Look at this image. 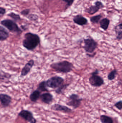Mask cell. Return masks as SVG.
<instances>
[{
	"label": "cell",
	"instance_id": "6da1fadb",
	"mask_svg": "<svg viewBox=\"0 0 122 123\" xmlns=\"http://www.w3.org/2000/svg\"><path fill=\"white\" fill-rule=\"evenodd\" d=\"M41 39L38 35L32 32H27L24 35L23 46L29 51H33L40 44Z\"/></svg>",
	"mask_w": 122,
	"mask_h": 123
},
{
	"label": "cell",
	"instance_id": "7a4b0ae2",
	"mask_svg": "<svg viewBox=\"0 0 122 123\" xmlns=\"http://www.w3.org/2000/svg\"><path fill=\"white\" fill-rule=\"evenodd\" d=\"M50 67L57 72L67 74L72 71L74 66L71 62L64 61L53 63L50 65Z\"/></svg>",
	"mask_w": 122,
	"mask_h": 123
},
{
	"label": "cell",
	"instance_id": "3957f363",
	"mask_svg": "<svg viewBox=\"0 0 122 123\" xmlns=\"http://www.w3.org/2000/svg\"><path fill=\"white\" fill-rule=\"evenodd\" d=\"M99 72V71L96 69L91 74V76L89 79V82L92 86L100 87L104 84L103 78L98 75Z\"/></svg>",
	"mask_w": 122,
	"mask_h": 123
},
{
	"label": "cell",
	"instance_id": "277c9868",
	"mask_svg": "<svg viewBox=\"0 0 122 123\" xmlns=\"http://www.w3.org/2000/svg\"><path fill=\"white\" fill-rule=\"evenodd\" d=\"M84 45L83 48L87 53H93L97 48L98 43L91 37L84 39Z\"/></svg>",
	"mask_w": 122,
	"mask_h": 123
},
{
	"label": "cell",
	"instance_id": "5b68a950",
	"mask_svg": "<svg viewBox=\"0 0 122 123\" xmlns=\"http://www.w3.org/2000/svg\"><path fill=\"white\" fill-rule=\"evenodd\" d=\"M1 24L7 28L11 32L16 33L18 34H20L22 32V30L19 27L17 24L11 19H5L2 20L1 22Z\"/></svg>",
	"mask_w": 122,
	"mask_h": 123
},
{
	"label": "cell",
	"instance_id": "8992f818",
	"mask_svg": "<svg viewBox=\"0 0 122 123\" xmlns=\"http://www.w3.org/2000/svg\"><path fill=\"white\" fill-rule=\"evenodd\" d=\"M64 78L59 76L52 77L46 81L47 87L56 89L63 84L64 82Z\"/></svg>",
	"mask_w": 122,
	"mask_h": 123
},
{
	"label": "cell",
	"instance_id": "52a82bcc",
	"mask_svg": "<svg viewBox=\"0 0 122 123\" xmlns=\"http://www.w3.org/2000/svg\"><path fill=\"white\" fill-rule=\"evenodd\" d=\"M69 102L66 103V105L72 107L74 109H77L79 107L81 104L83 99L80 98L78 95L76 94H72L68 97Z\"/></svg>",
	"mask_w": 122,
	"mask_h": 123
},
{
	"label": "cell",
	"instance_id": "ba28073f",
	"mask_svg": "<svg viewBox=\"0 0 122 123\" xmlns=\"http://www.w3.org/2000/svg\"><path fill=\"white\" fill-rule=\"evenodd\" d=\"M104 5L100 1H96L94 3V5L90 6L88 8L85 10V12L90 15H93L98 12L100 9L103 8Z\"/></svg>",
	"mask_w": 122,
	"mask_h": 123
},
{
	"label": "cell",
	"instance_id": "9c48e42d",
	"mask_svg": "<svg viewBox=\"0 0 122 123\" xmlns=\"http://www.w3.org/2000/svg\"><path fill=\"white\" fill-rule=\"evenodd\" d=\"M19 116L30 123H36L37 120L34 117L33 113L27 110H23L19 112Z\"/></svg>",
	"mask_w": 122,
	"mask_h": 123
},
{
	"label": "cell",
	"instance_id": "30bf717a",
	"mask_svg": "<svg viewBox=\"0 0 122 123\" xmlns=\"http://www.w3.org/2000/svg\"><path fill=\"white\" fill-rule=\"evenodd\" d=\"M51 109L56 111L62 112L66 113L72 112V110L71 108L65 105L59 104H54L51 107Z\"/></svg>",
	"mask_w": 122,
	"mask_h": 123
},
{
	"label": "cell",
	"instance_id": "8fae6325",
	"mask_svg": "<svg viewBox=\"0 0 122 123\" xmlns=\"http://www.w3.org/2000/svg\"><path fill=\"white\" fill-rule=\"evenodd\" d=\"M73 20L74 23L80 26L86 25L88 22L87 19L80 14L74 16L73 18Z\"/></svg>",
	"mask_w": 122,
	"mask_h": 123
},
{
	"label": "cell",
	"instance_id": "7c38bea8",
	"mask_svg": "<svg viewBox=\"0 0 122 123\" xmlns=\"http://www.w3.org/2000/svg\"><path fill=\"white\" fill-rule=\"evenodd\" d=\"M34 64L33 60H30L25 64L23 68H22L21 73V76L24 77L27 75L31 70Z\"/></svg>",
	"mask_w": 122,
	"mask_h": 123
},
{
	"label": "cell",
	"instance_id": "4fadbf2b",
	"mask_svg": "<svg viewBox=\"0 0 122 123\" xmlns=\"http://www.w3.org/2000/svg\"><path fill=\"white\" fill-rule=\"evenodd\" d=\"M11 97L6 94H0V101L3 107H6L10 105L11 102Z\"/></svg>",
	"mask_w": 122,
	"mask_h": 123
},
{
	"label": "cell",
	"instance_id": "5bb4252c",
	"mask_svg": "<svg viewBox=\"0 0 122 123\" xmlns=\"http://www.w3.org/2000/svg\"><path fill=\"white\" fill-rule=\"evenodd\" d=\"M41 100L44 103L49 105L53 99V95L49 92H45L41 95L40 97Z\"/></svg>",
	"mask_w": 122,
	"mask_h": 123
},
{
	"label": "cell",
	"instance_id": "9a60e30c",
	"mask_svg": "<svg viewBox=\"0 0 122 123\" xmlns=\"http://www.w3.org/2000/svg\"><path fill=\"white\" fill-rule=\"evenodd\" d=\"M9 36V33L7 30L0 26V41H5L8 38Z\"/></svg>",
	"mask_w": 122,
	"mask_h": 123
},
{
	"label": "cell",
	"instance_id": "2e32d148",
	"mask_svg": "<svg viewBox=\"0 0 122 123\" xmlns=\"http://www.w3.org/2000/svg\"><path fill=\"white\" fill-rule=\"evenodd\" d=\"M115 31L116 35L117 40L120 41L122 39V24H119L116 26L114 28Z\"/></svg>",
	"mask_w": 122,
	"mask_h": 123
},
{
	"label": "cell",
	"instance_id": "e0dca14e",
	"mask_svg": "<svg viewBox=\"0 0 122 123\" xmlns=\"http://www.w3.org/2000/svg\"><path fill=\"white\" fill-rule=\"evenodd\" d=\"M99 23L100 27L104 31H106L109 26L110 20L107 18H104L100 20Z\"/></svg>",
	"mask_w": 122,
	"mask_h": 123
},
{
	"label": "cell",
	"instance_id": "ac0fdd59",
	"mask_svg": "<svg viewBox=\"0 0 122 123\" xmlns=\"http://www.w3.org/2000/svg\"><path fill=\"white\" fill-rule=\"evenodd\" d=\"M41 92L38 90L34 91L29 96V98L32 102H35L40 98Z\"/></svg>",
	"mask_w": 122,
	"mask_h": 123
},
{
	"label": "cell",
	"instance_id": "d6986e66",
	"mask_svg": "<svg viewBox=\"0 0 122 123\" xmlns=\"http://www.w3.org/2000/svg\"><path fill=\"white\" fill-rule=\"evenodd\" d=\"M100 120L101 123H114L113 119L106 115H101L100 117Z\"/></svg>",
	"mask_w": 122,
	"mask_h": 123
},
{
	"label": "cell",
	"instance_id": "ffe728a7",
	"mask_svg": "<svg viewBox=\"0 0 122 123\" xmlns=\"http://www.w3.org/2000/svg\"><path fill=\"white\" fill-rule=\"evenodd\" d=\"M47 86L46 84V81H42L39 84L37 89L41 92H48V90L47 89Z\"/></svg>",
	"mask_w": 122,
	"mask_h": 123
},
{
	"label": "cell",
	"instance_id": "44dd1931",
	"mask_svg": "<svg viewBox=\"0 0 122 123\" xmlns=\"http://www.w3.org/2000/svg\"><path fill=\"white\" fill-rule=\"evenodd\" d=\"M11 75L2 71H0V81H6L10 79Z\"/></svg>",
	"mask_w": 122,
	"mask_h": 123
},
{
	"label": "cell",
	"instance_id": "7402d4cb",
	"mask_svg": "<svg viewBox=\"0 0 122 123\" xmlns=\"http://www.w3.org/2000/svg\"><path fill=\"white\" fill-rule=\"evenodd\" d=\"M69 84H66L62 85L60 86L57 88L55 90V92L56 94H62L64 91L69 86Z\"/></svg>",
	"mask_w": 122,
	"mask_h": 123
},
{
	"label": "cell",
	"instance_id": "603a6c76",
	"mask_svg": "<svg viewBox=\"0 0 122 123\" xmlns=\"http://www.w3.org/2000/svg\"><path fill=\"white\" fill-rule=\"evenodd\" d=\"M102 17V15L101 14L95 15L90 17V21L92 24H97L99 22Z\"/></svg>",
	"mask_w": 122,
	"mask_h": 123
},
{
	"label": "cell",
	"instance_id": "cb8c5ba5",
	"mask_svg": "<svg viewBox=\"0 0 122 123\" xmlns=\"http://www.w3.org/2000/svg\"><path fill=\"white\" fill-rule=\"evenodd\" d=\"M117 69H114L110 72L108 76H107V79L108 80L110 81H112L114 80L117 77Z\"/></svg>",
	"mask_w": 122,
	"mask_h": 123
},
{
	"label": "cell",
	"instance_id": "d4e9b609",
	"mask_svg": "<svg viewBox=\"0 0 122 123\" xmlns=\"http://www.w3.org/2000/svg\"><path fill=\"white\" fill-rule=\"evenodd\" d=\"M8 16L10 17L11 18H12L13 19L16 21H20L21 19V17L19 14H16L13 12H11L8 14Z\"/></svg>",
	"mask_w": 122,
	"mask_h": 123
},
{
	"label": "cell",
	"instance_id": "484cf974",
	"mask_svg": "<svg viewBox=\"0 0 122 123\" xmlns=\"http://www.w3.org/2000/svg\"><path fill=\"white\" fill-rule=\"evenodd\" d=\"M66 3V9L72 6L75 0H61Z\"/></svg>",
	"mask_w": 122,
	"mask_h": 123
},
{
	"label": "cell",
	"instance_id": "4316f807",
	"mask_svg": "<svg viewBox=\"0 0 122 123\" xmlns=\"http://www.w3.org/2000/svg\"><path fill=\"white\" fill-rule=\"evenodd\" d=\"M38 16L36 14H31L28 16V18L30 20L33 21H36L38 20Z\"/></svg>",
	"mask_w": 122,
	"mask_h": 123
},
{
	"label": "cell",
	"instance_id": "83f0119b",
	"mask_svg": "<svg viewBox=\"0 0 122 123\" xmlns=\"http://www.w3.org/2000/svg\"><path fill=\"white\" fill-rule=\"evenodd\" d=\"M114 106L116 107L118 110L121 111L122 109V100L118 101L117 102L115 103L114 105Z\"/></svg>",
	"mask_w": 122,
	"mask_h": 123
},
{
	"label": "cell",
	"instance_id": "f1b7e54d",
	"mask_svg": "<svg viewBox=\"0 0 122 123\" xmlns=\"http://www.w3.org/2000/svg\"><path fill=\"white\" fill-rule=\"evenodd\" d=\"M29 12H30V10L28 9H27L22 11L21 13V15L26 17L29 14Z\"/></svg>",
	"mask_w": 122,
	"mask_h": 123
},
{
	"label": "cell",
	"instance_id": "f546056e",
	"mask_svg": "<svg viewBox=\"0 0 122 123\" xmlns=\"http://www.w3.org/2000/svg\"><path fill=\"white\" fill-rule=\"evenodd\" d=\"M5 13V9L3 7H0V15H4Z\"/></svg>",
	"mask_w": 122,
	"mask_h": 123
},
{
	"label": "cell",
	"instance_id": "4dcf8cb0",
	"mask_svg": "<svg viewBox=\"0 0 122 123\" xmlns=\"http://www.w3.org/2000/svg\"></svg>",
	"mask_w": 122,
	"mask_h": 123
}]
</instances>
